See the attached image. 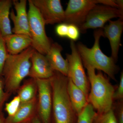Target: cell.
Here are the masks:
<instances>
[{
    "instance_id": "4",
    "label": "cell",
    "mask_w": 123,
    "mask_h": 123,
    "mask_svg": "<svg viewBox=\"0 0 123 123\" xmlns=\"http://www.w3.org/2000/svg\"><path fill=\"white\" fill-rule=\"evenodd\" d=\"M103 34L102 29L95 31L94 42L93 47L88 48L85 44L79 43L76 45L77 49L85 68L89 67L103 72L110 78L116 81L115 75L119 71V68L112 57L108 56L101 50L99 41Z\"/></svg>"
},
{
    "instance_id": "24",
    "label": "cell",
    "mask_w": 123,
    "mask_h": 123,
    "mask_svg": "<svg viewBox=\"0 0 123 123\" xmlns=\"http://www.w3.org/2000/svg\"><path fill=\"white\" fill-rule=\"evenodd\" d=\"M11 95L5 91L3 78H0V112L2 111L5 103L9 99Z\"/></svg>"
},
{
    "instance_id": "1",
    "label": "cell",
    "mask_w": 123,
    "mask_h": 123,
    "mask_svg": "<svg viewBox=\"0 0 123 123\" xmlns=\"http://www.w3.org/2000/svg\"><path fill=\"white\" fill-rule=\"evenodd\" d=\"M50 79L52 88L53 123H77L78 115L73 108L67 90L68 78L54 71Z\"/></svg>"
},
{
    "instance_id": "28",
    "label": "cell",
    "mask_w": 123,
    "mask_h": 123,
    "mask_svg": "<svg viewBox=\"0 0 123 123\" xmlns=\"http://www.w3.org/2000/svg\"><path fill=\"white\" fill-rule=\"evenodd\" d=\"M68 24L65 23H60L56 27V33L61 37H67Z\"/></svg>"
},
{
    "instance_id": "26",
    "label": "cell",
    "mask_w": 123,
    "mask_h": 123,
    "mask_svg": "<svg viewBox=\"0 0 123 123\" xmlns=\"http://www.w3.org/2000/svg\"><path fill=\"white\" fill-rule=\"evenodd\" d=\"M115 111H114L115 116L118 123H123V100L118 101L115 105ZM113 110V109H112Z\"/></svg>"
},
{
    "instance_id": "5",
    "label": "cell",
    "mask_w": 123,
    "mask_h": 123,
    "mask_svg": "<svg viewBox=\"0 0 123 123\" xmlns=\"http://www.w3.org/2000/svg\"><path fill=\"white\" fill-rule=\"evenodd\" d=\"M28 15L31 37L32 40L31 46L36 51L46 55L51 45V40L46 34V24L37 9L31 0H29Z\"/></svg>"
},
{
    "instance_id": "12",
    "label": "cell",
    "mask_w": 123,
    "mask_h": 123,
    "mask_svg": "<svg viewBox=\"0 0 123 123\" xmlns=\"http://www.w3.org/2000/svg\"><path fill=\"white\" fill-rule=\"evenodd\" d=\"M103 36L110 41L111 49V56L116 62L120 46V41L123 30V18L115 21L110 20L109 23L102 29Z\"/></svg>"
},
{
    "instance_id": "9",
    "label": "cell",
    "mask_w": 123,
    "mask_h": 123,
    "mask_svg": "<svg viewBox=\"0 0 123 123\" xmlns=\"http://www.w3.org/2000/svg\"><path fill=\"white\" fill-rule=\"evenodd\" d=\"M99 4V0H70L64 11L63 23L80 28L91 10Z\"/></svg>"
},
{
    "instance_id": "18",
    "label": "cell",
    "mask_w": 123,
    "mask_h": 123,
    "mask_svg": "<svg viewBox=\"0 0 123 123\" xmlns=\"http://www.w3.org/2000/svg\"><path fill=\"white\" fill-rule=\"evenodd\" d=\"M12 0H0V34L3 38L12 34L9 16Z\"/></svg>"
},
{
    "instance_id": "7",
    "label": "cell",
    "mask_w": 123,
    "mask_h": 123,
    "mask_svg": "<svg viewBox=\"0 0 123 123\" xmlns=\"http://www.w3.org/2000/svg\"><path fill=\"white\" fill-rule=\"evenodd\" d=\"M116 18H123V10L108 6L97 5L88 13L79 30L84 33L88 29H103L106 23Z\"/></svg>"
},
{
    "instance_id": "21",
    "label": "cell",
    "mask_w": 123,
    "mask_h": 123,
    "mask_svg": "<svg viewBox=\"0 0 123 123\" xmlns=\"http://www.w3.org/2000/svg\"><path fill=\"white\" fill-rule=\"evenodd\" d=\"M92 123H118L112 109L103 114L96 112Z\"/></svg>"
},
{
    "instance_id": "25",
    "label": "cell",
    "mask_w": 123,
    "mask_h": 123,
    "mask_svg": "<svg viewBox=\"0 0 123 123\" xmlns=\"http://www.w3.org/2000/svg\"><path fill=\"white\" fill-rule=\"evenodd\" d=\"M68 34L67 37L71 41H76L80 36V30L78 27L72 24H68Z\"/></svg>"
},
{
    "instance_id": "29",
    "label": "cell",
    "mask_w": 123,
    "mask_h": 123,
    "mask_svg": "<svg viewBox=\"0 0 123 123\" xmlns=\"http://www.w3.org/2000/svg\"><path fill=\"white\" fill-rule=\"evenodd\" d=\"M6 118L4 113L0 112V123H5Z\"/></svg>"
},
{
    "instance_id": "14",
    "label": "cell",
    "mask_w": 123,
    "mask_h": 123,
    "mask_svg": "<svg viewBox=\"0 0 123 123\" xmlns=\"http://www.w3.org/2000/svg\"><path fill=\"white\" fill-rule=\"evenodd\" d=\"M62 46L57 43H52L49 51L45 56L52 68L68 77V60L62 56Z\"/></svg>"
},
{
    "instance_id": "23",
    "label": "cell",
    "mask_w": 123,
    "mask_h": 123,
    "mask_svg": "<svg viewBox=\"0 0 123 123\" xmlns=\"http://www.w3.org/2000/svg\"><path fill=\"white\" fill-rule=\"evenodd\" d=\"M8 55L4 40L0 34V78L2 77V71Z\"/></svg>"
},
{
    "instance_id": "10",
    "label": "cell",
    "mask_w": 123,
    "mask_h": 123,
    "mask_svg": "<svg viewBox=\"0 0 123 123\" xmlns=\"http://www.w3.org/2000/svg\"><path fill=\"white\" fill-rule=\"evenodd\" d=\"M46 24L63 23L64 10L60 0H31Z\"/></svg>"
},
{
    "instance_id": "17",
    "label": "cell",
    "mask_w": 123,
    "mask_h": 123,
    "mask_svg": "<svg viewBox=\"0 0 123 123\" xmlns=\"http://www.w3.org/2000/svg\"><path fill=\"white\" fill-rule=\"evenodd\" d=\"M67 90L73 108L78 116L89 104L88 98L83 91L68 78Z\"/></svg>"
},
{
    "instance_id": "19",
    "label": "cell",
    "mask_w": 123,
    "mask_h": 123,
    "mask_svg": "<svg viewBox=\"0 0 123 123\" xmlns=\"http://www.w3.org/2000/svg\"><path fill=\"white\" fill-rule=\"evenodd\" d=\"M38 87L36 79L30 78L25 80L17 91L21 103L26 102L36 98L37 95Z\"/></svg>"
},
{
    "instance_id": "3",
    "label": "cell",
    "mask_w": 123,
    "mask_h": 123,
    "mask_svg": "<svg viewBox=\"0 0 123 123\" xmlns=\"http://www.w3.org/2000/svg\"><path fill=\"white\" fill-rule=\"evenodd\" d=\"M31 46L16 55H8L2 71L6 92L10 94L17 92L22 82L28 76L31 59L35 51Z\"/></svg>"
},
{
    "instance_id": "27",
    "label": "cell",
    "mask_w": 123,
    "mask_h": 123,
    "mask_svg": "<svg viewBox=\"0 0 123 123\" xmlns=\"http://www.w3.org/2000/svg\"><path fill=\"white\" fill-rule=\"evenodd\" d=\"M123 98V73H121L118 86L116 88L113 95L114 100L120 101Z\"/></svg>"
},
{
    "instance_id": "31",
    "label": "cell",
    "mask_w": 123,
    "mask_h": 123,
    "mask_svg": "<svg viewBox=\"0 0 123 123\" xmlns=\"http://www.w3.org/2000/svg\"><path fill=\"white\" fill-rule=\"evenodd\" d=\"M31 120H30V121H25V122H23V123H31Z\"/></svg>"
},
{
    "instance_id": "8",
    "label": "cell",
    "mask_w": 123,
    "mask_h": 123,
    "mask_svg": "<svg viewBox=\"0 0 123 123\" xmlns=\"http://www.w3.org/2000/svg\"><path fill=\"white\" fill-rule=\"evenodd\" d=\"M36 80L38 87L37 116L41 123H53V98L50 79Z\"/></svg>"
},
{
    "instance_id": "30",
    "label": "cell",
    "mask_w": 123,
    "mask_h": 123,
    "mask_svg": "<svg viewBox=\"0 0 123 123\" xmlns=\"http://www.w3.org/2000/svg\"><path fill=\"white\" fill-rule=\"evenodd\" d=\"M31 123H41L39 119L38 118L37 116H36L34 117L31 120Z\"/></svg>"
},
{
    "instance_id": "13",
    "label": "cell",
    "mask_w": 123,
    "mask_h": 123,
    "mask_svg": "<svg viewBox=\"0 0 123 123\" xmlns=\"http://www.w3.org/2000/svg\"><path fill=\"white\" fill-rule=\"evenodd\" d=\"M31 67L28 76L35 79H49L53 76V70L45 55L35 51L31 59Z\"/></svg>"
},
{
    "instance_id": "2",
    "label": "cell",
    "mask_w": 123,
    "mask_h": 123,
    "mask_svg": "<svg viewBox=\"0 0 123 123\" xmlns=\"http://www.w3.org/2000/svg\"><path fill=\"white\" fill-rule=\"evenodd\" d=\"M87 69L90 91L88 95V103L93 107L96 112L105 113L112 109L113 95L116 87L110 82V79L102 72L95 73L94 69L89 67Z\"/></svg>"
},
{
    "instance_id": "6",
    "label": "cell",
    "mask_w": 123,
    "mask_h": 123,
    "mask_svg": "<svg viewBox=\"0 0 123 123\" xmlns=\"http://www.w3.org/2000/svg\"><path fill=\"white\" fill-rule=\"evenodd\" d=\"M70 47L71 53L66 54V59L68 63V77L83 91L88 98L90 91V85L75 42L70 41Z\"/></svg>"
},
{
    "instance_id": "22",
    "label": "cell",
    "mask_w": 123,
    "mask_h": 123,
    "mask_svg": "<svg viewBox=\"0 0 123 123\" xmlns=\"http://www.w3.org/2000/svg\"><path fill=\"white\" fill-rule=\"evenodd\" d=\"M21 104V101L18 95L14 97L11 101L6 104L5 110L8 117L13 116L17 111Z\"/></svg>"
},
{
    "instance_id": "20",
    "label": "cell",
    "mask_w": 123,
    "mask_h": 123,
    "mask_svg": "<svg viewBox=\"0 0 123 123\" xmlns=\"http://www.w3.org/2000/svg\"><path fill=\"white\" fill-rule=\"evenodd\" d=\"M96 112L90 104H88L78 116L77 123H92Z\"/></svg>"
},
{
    "instance_id": "16",
    "label": "cell",
    "mask_w": 123,
    "mask_h": 123,
    "mask_svg": "<svg viewBox=\"0 0 123 123\" xmlns=\"http://www.w3.org/2000/svg\"><path fill=\"white\" fill-rule=\"evenodd\" d=\"M3 38L8 53L10 55L21 53L32 44L30 36L23 34H12Z\"/></svg>"
},
{
    "instance_id": "11",
    "label": "cell",
    "mask_w": 123,
    "mask_h": 123,
    "mask_svg": "<svg viewBox=\"0 0 123 123\" xmlns=\"http://www.w3.org/2000/svg\"><path fill=\"white\" fill-rule=\"evenodd\" d=\"M12 3L16 14L14 13L13 9L10 12V18L13 24L12 32L14 34L26 35L31 37L26 10L27 0H13Z\"/></svg>"
},
{
    "instance_id": "15",
    "label": "cell",
    "mask_w": 123,
    "mask_h": 123,
    "mask_svg": "<svg viewBox=\"0 0 123 123\" xmlns=\"http://www.w3.org/2000/svg\"><path fill=\"white\" fill-rule=\"evenodd\" d=\"M37 97L26 102L21 103L13 116L6 118L5 123H21L32 120L37 116Z\"/></svg>"
}]
</instances>
